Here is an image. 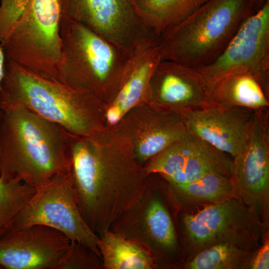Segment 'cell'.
<instances>
[{"instance_id":"cell-1","label":"cell","mask_w":269,"mask_h":269,"mask_svg":"<svg viewBox=\"0 0 269 269\" xmlns=\"http://www.w3.org/2000/svg\"><path fill=\"white\" fill-rule=\"evenodd\" d=\"M70 168L77 204L100 236L141 199L148 175L129 142L112 127L90 135H71Z\"/></svg>"},{"instance_id":"cell-2","label":"cell","mask_w":269,"mask_h":269,"mask_svg":"<svg viewBox=\"0 0 269 269\" xmlns=\"http://www.w3.org/2000/svg\"><path fill=\"white\" fill-rule=\"evenodd\" d=\"M2 111L0 178L36 189L70 168L71 134L22 108Z\"/></svg>"},{"instance_id":"cell-3","label":"cell","mask_w":269,"mask_h":269,"mask_svg":"<svg viewBox=\"0 0 269 269\" xmlns=\"http://www.w3.org/2000/svg\"><path fill=\"white\" fill-rule=\"evenodd\" d=\"M22 108L77 136L107 126L106 105L92 93L42 77L9 63L4 65L0 111Z\"/></svg>"},{"instance_id":"cell-4","label":"cell","mask_w":269,"mask_h":269,"mask_svg":"<svg viewBox=\"0 0 269 269\" xmlns=\"http://www.w3.org/2000/svg\"><path fill=\"white\" fill-rule=\"evenodd\" d=\"M247 0H208L160 36L161 60L199 68L214 61L248 17Z\"/></svg>"},{"instance_id":"cell-5","label":"cell","mask_w":269,"mask_h":269,"mask_svg":"<svg viewBox=\"0 0 269 269\" xmlns=\"http://www.w3.org/2000/svg\"><path fill=\"white\" fill-rule=\"evenodd\" d=\"M71 26L69 62L59 71L58 80L92 93L107 106L121 88L131 50L109 41L81 23L73 21Z\"/></svg>"},{"instance_id":"cell-6","label":"cell","mask_w":269,"mask_h":269,"mask_svg":"<svg viewBox=\"0 0 269 269\" xmlns=\"http://www.w3.org/2000/svg\"><path fill=\"white\" fill-rule=\"evenodd\" d=\"M184 247L189 256L214 245L236 244L255 249L264 231L260 216L240 198L208 204L183 216Z\"/></svg>"},{"instance_id":"cell-7","label":"cell","mask_w":269,"mask_h":269,"mask_svg":"<svg viewBox=\"0 0 269 269\" xmlns=\"http://www.w3.org/2000/svg\"><path fill=\"white\" fill-rule=\"evenodd\" d=\"M34 225L57 230L70 241L83 245L101 258L98 249L99 237L81 215L69 173L58 175L36 189L14 218L11 229H21Z\"/></svg>"},{"instance_id":"cell-8","label":"cell","mask_w":269,"mask_h":269,"mask_svg":"<svg viewBox=\"0 0 269 269\" xmlns=\"http://www.w3.org/2000/svg\"><path fill=\"white\" fill-rule=\"evenodd\" d=\"M197 69L205 80L210 94L219 80L239 73L255 77L269 93V0L244 20L214 61Z\"/></svg>"},{"instance_id":"cell-9","label":"cell","mask_w":269,"mask_h":269,"mask_svg":"<svg viewBox=\"0 0 269 269\" xmlns=\"http://www.w3.org/2000/svg\"><path fill=\"white\" fill-rule=\"evenodd\" d=\"M135 0H59L61 11L71 21L129 50L141 41L158 40L143 24Z\"/></svg>"},{"instance_id":"cell-10","label":"cell","mask_w":269,"mask_h":269,"mask_svg":"<svg viewBox=\"0 0 269 269\" xmlns=\"http://www.w3.org/2000/svg\"><path fill=\"white\" fill-rule=\"evenodd\" d=\"M110 230L143 247L152 257L156 267L159 261L173 257L178 252L172 219L154 192L150 174L141 199L121 216Z\"/></svg>"},{"instance_id":"cell-11","label":"cell","mask_w":269,"mask_h":269,"mask_svg":"<svg viewBox=\"0 0 269 269\" xmlns=\"http://www.w3.org/2000/svg\"><path fill=\"white\" fill-rule=\"evenodd\" d=\"M231 179L239 197L259 215L268 207L269 111L256 110L246 145L232 158Z\"/></svg>"},{"instance_id":"cell-12","label":"cell","mask_w":269,"mask_h":269,"mask_svg":"<svg viewBox=\"0 0 269 269\" xmlns=\"http://www.w3.org/2000/svg\"><path fill=\"white\" fill-rule=\"evenodd\" d=\"M112 127L129 142L142 165L189 135L180 116L147 103L133 108Z\"/></svg>"},{"instance_id":"cell-13","label":"cell","mask_w":269,"mask_h":269,"mask_svg":"<svg viewBox=\"0 0 269 269\" xmlns=\"http://www.w3.org/2000/svg\"><path fill=\"white\" fill-rule=\"evenodd\" d=\"M232 162L230 156L189 134L151 158L143 167L147 175L158 174L169 184H182L209 172L230 178Z\"/></svg>"},{"instance_id":"cell-14","label":"cell","mask_w":269,"mask_h":269,"mask_svg":"<svg viewBox=\"0 0 269 269\" xmlns=\"http://www.w3.org/2000/svg\"><path fill=\"white\" fill-rule=\"evenodd\" d=\"M206 82L196 68L160 60L151 76L147 103L179 116L209 104Z\"/></svg>"},{"instance_id":"cell-15","label":"cell","mask_w":269,"mask_h":269,"mask_svg":"<svg viewBox=\"0 0 269 269\" xmlns=\"http://www.w3.org/2000/svg\"><path fill=\"white\" fill-rule=\"evenodd\" d=\"M255 111L242 107L209 103L180 117L189 134L233 158L246 145Z\"/></svg>"},{"instance_id":"cell-16","label":"cell","mask_w":269,"mask_h":269,"mask_svg":"<svg viewBox=\"0 0 269 269\" xmlns=\"http://www.w3.org/2000/svg\"><path fill=\"white\" fill-rule=\"evenodd\" d=\"M70 242L60 231L34 225L0 237V266L7 269H53Z\"/></svg>"},{"instance_id":"cell-17","label":"cell","mask_w":269,"mask_h":269,"mask_svg":"<svg viewBox=\"0 0 269 269\" xmlns=\"http://www.w3.org/2000/svg\"><path fill=\"white\" fill-rule=\"evenodd\" d=\"M160 60L157 40L141 41L131 50L121 88L114 100L106 106L108 127L115 125L134 107L147 102L150 79Z\"/></svg>"},{"instance_id":"cell-18","label":"cell","mask_w":269,"mask_h":269,"mask_svg":"<svg viewBox=\"0 0 269 269\" xmlns=\"http://www.w3.org/2000/svg\"><path fill=\"white\" fill-rule=\"evenodd\" d=\"M209 103L253 110L269 109V93L254 76L239 73L226 76L213 86Z\"/></svg>"},{"instance_id":"cell-19","label":"cell","mask_w":269,"mask_h":269,"mask_svg":"<svg viewBox=\"0 0 269 269\" xmlns=\"http://www.w3.org/2000/svg\"><path fill=\"white\" fill-rule=\"evenodd\" d=\"M98 249L105 269H152L156 267L146 249L111 230L99 236Z\"/></svg>"},{"instance_id":"cell-20","label":"cell","mask_w":269,"mask_h":269,"mask_svg":"<svg viewBox=\"0 0 269 269\" xmlns=\"http://www.w3.org/2000/svg\"><path fill=\"white\" fill-rule=\"evenodd\" d=\"M208 0H136L138 13L146 28L159 39Z\"/></svg>"},{"instance_id":"cell-21","label":"cell","mask_w":269,"mask_h":269,"mask_svg":"<svg viewBox=\"0 0 269 269\" xmlns=\"http://www.w3.org/2000/svg\"><path fill=\"white\" fill-rule=\"evenodd\" d=\"M169 185L179 199L187 202L213 204L240 198L230 178L216 172L187 183Z\"/></svg>"},{"instance_id":"cell-22","label":"cell","mask_w":269,"mask_h":269,"mask_svg":"<svg viewBox=\"0 0 269 269\" xmlns=\"http://www.w3.org/2000/svg\"><path fill=\"white\" fill-rule=\"evenodd\" d=\"M255 252L236 244H218L195 255L185 267L187 269H249Z\"/></svg>"},{"instance_id":"cell-23","label":"cell","mask_w":269,"mask_h":269,"mask_svg":"<svg viewBox=\"0 0 269 269\" xmlns=\"http://www.w3.org/2000/svg\"><path fill=\"white\" fill-rule=\"evenodd\" d=\"M36 190L25 183H6L0 178V237L12 229L14 218Z\"/></svg>"},{"instance_id":"cell-24","label":"cell","mask_w":269,"mask_h":269,"mask_svg":"<svg viewBox=\"0 0 269 269\" xmlns=\"http://www.w3.org/2000/svg\"><path fill=\"white\" fill-rule=\"evenodd\" d=\"M104 269L102 258L83 245L70 241L64 254L53 269Z\"/></svg>"},{"instance_id":"cell-25","label":"cell","mask_w":269,"mask_h":269,"mask_svg":"<svg viewBox=\"0 0 269 269\" xmlns=\"http://www.w3.org/2000/svg\"><path fill=\"white\" fill-rule=\"evenodd\" d=\"M0 41L24 18L30 0H0Z\"/></svg>"},{"instance_id":"cell-26","label":"cell","mask_w":269,"mask_h":269,"mask_svg":"<svg viewBox=\"0 0 269 269\" xmlns=\"http://www.w3.org/2000/svg\"><path fill=\"white\" fill-rule=\"evenodd\" d=\"M250 268L252 269H269V241L267 238L263 245L255 254L251 261Z\"/></svg>"},{"instance_id":"cell-27","label":"cell","mask_w":269,"mask_h":269,"mask_svg":"<svg viewBox=\"0 0 269 269\" xmlns=\"http://www.w3.org/2000/svg\"><path fill=\"white\" fill-rule=\"evenodd\" d=\"M269 0H247L246 13L249 17L260 10Z\"/></svg>"},{"instance_id":"cell-28","label":"cell","mask_w":269,"mask_h":269,"mask_svg":"<svg viewBox=\"0 0 269 269\" xmlns=\"http://www.w3.org/2000/svg\"><path fill=\"white\" fill-rule=\"evenodd\" d=\"M5 55L2 47L0 46V88L1 82L4 75V65H5Z\"/></svg>"},{"instance_id":"cell-29","label":"cell","mask_w":269,"mask_h":269,"mask_svg":"<svg viewBox=\"0 0 269 269\" xmlns=\"http://www.w3.org/2000/svg\"><path fill=\"white\" fill-rule=\"evenodd\" d=\"M1 116H2V111H0V122L1 120Z\"/></svg>"},{"instance_id":"cell-30","label":"cell","mask_w":269,"mask_h":269,"mask_svg":"<svg viewBox=\"0 0 269 269\" xmlns=\"http://www.w3.org/2000/svg\"><path fill=\"white\" fill-rule=\"evenodd\" d=\"M2 268L0 266V269H2Z\"/></svg>"}]
</instances>
